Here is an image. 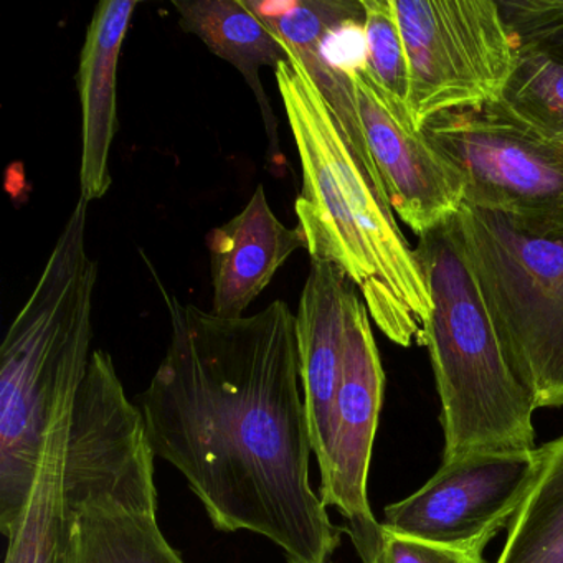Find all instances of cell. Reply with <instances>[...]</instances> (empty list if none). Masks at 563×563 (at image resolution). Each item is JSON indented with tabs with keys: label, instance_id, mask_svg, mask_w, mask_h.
I'll use <instances>...</instances> for the list:
<instances>
[{
	"label": "cell",
	"instance_id": "cell-1",
	"mask_svg": "<svg viewBox=\"0 0 563 563\" xmlns=\"http://www.w3.org/2000/svg\"><path fill=\"white\" fill-rule=\"evenodd\" d=\"M161 289L169 347L140 395L154 454L186 477L216 529L266 537L288 563L331 562L342 527L309 479L296 314L276 299L219 318Z\"/></svg>",
	"mask_w": 563,
	"mask_h": 563
},
{
	"label": "cell",
	"instance_id": "cell-2",
	"mask_svg": "<svg viewBox=\"0 0 563 563\" xmlns=\"http://www.w3.org/2000/svg\"><path fill=\"white\" fill-rule=\"evenodd\" d=\"M87 217L80 199L0 347V530L8 539L31 499L52 423L90 364L98 263L87 252Z\"/></svg>",
	"mask_w": 563,
	"mask_h": 563
},
{
	"label": "cell",
	"instance_id": "cell-3",
	"mask_svg": "<svg viewBox=\"0 0 563 563\" xmlns=\"http://www.w3.org/2000/svg\"><path fill=\"white\" fill-rule=\"evenodd\" d=\"M415 255L430 298L417 342L433 365L443 461L536 451V398L514 372L454 217L418 236Z\"/></svg>",
	"mask_w": 563,
	"mask_h": 563
},
{
	"label": "cell",
	"instance_id": "cell-4",
	"mask_svg": "<svg viewBox=\"0 0 563 563\" xmlns=\"http://www.w3.org/2000/svg\"><path fill=\"white\" fill-rule=\"evenodd\" d=\"M154 457L113 358L95 351L65 440L70 563H186L157 522Z\"/></svg>",
	"mask_w": 563,
	"mask_h": 563
},
{
	"label": "cell",
	"instance_id": "cell-5",
	"mask_svg": "<svg viewBox=\"0 0 563 563\" xmlns=\"http://www.w3.org/2000/svg\"><path fill=\"white\" fill-rule=\"evenodd\" d=\"M306 420L321 486L319 497L345 522L362 563H374L382 536L368 503V471L385 374L371 314L357 289L347 306L345 342L314 339L299 351Z\"/></svg>",
	"mask_w": 563,
	"mask_h": 563
},
{
	"label": "cell",
	"instance_id": "cell-6",
	"mask_svg": "<svg viewBox=\"0 0 563 563\" xmlns=\"http://www.w3.org/2000/svg\"><path fill=\"white\" fill-rule=\"evenodd\" d=\"M454 223L514 372L537 408L563 407V227L467 203Z\"/></svg>",
	"mask_w": 563,
	"mask_h": 563
},
{
	"label": "cell",
	"instance_id": "cell-7",
	"mask_svg": "<svg viewBox=\"0 0 563 563\" xmlns=\"http://www.w3.org/2000/svg\"><path fill=\"white\" fill-rule=\"evenodd\" d=\"M394 9L418 130L437 114L499 100L519 47L497 0H394Z\"/></svg>",
	"mask_w": 563,
	"mask_h": 563
},
{
	"label": "cell",
	"instance_id": "cell-8",
	"mask_svg": "<svg viewBox=\"0 0 563 563\" xmlns=\"http://www.w3.org/2000/svg\"><path fill=\"white\" fill-rule=\"evenodd\" d=\"M420 131L463 179V203L563 227L562 144L497 101L437 114Z\"/></svg>",
	"mask_w": 563,
	"mask_h": 563
},
{
	"label": "cell",
	"instance_id": "cell-9",
	"mask_svg": "<svg viewBox=\"0 0 563 563\" xmlns=\"http://www.w3.org/2000/svg\"><path fill=\"white\" fill-rule=\"evenodd\" d=\"M539 467V448L471 453L443 461L421 489L385 507L382 526L457 549L484 552L512 522Z\"/></svg>",
	"mask_w": 563,
	"mask_h": 563
},
{
	"label": "cell",
	"instance_id": "cell-10",
	"mask_svg": "<svg viewBox=\"0 0 563 563\" xmlns=\"http://www.w3.org/2000/svg\"><path fill=\"white\" fill-rule=\"evenodd\" d=\"M275 77L301 163L302 194L295 209L308 245L306 250L314 262H328L341 268L361 291L368 314L385 338L408 347L411 339L405 332L367 240L332 173L288 58L279 62Z\"/></svg>",
	"mask_w": 563,
	"mask_h": 563
},
{
	"label": "cell",
	"instance_id": "cell-11",
	"mask_svg": "<svg viewBox=\"0 0 563 563\" xmlns=\"http://www.w3.org/2000/svg\"><path fill=\"white\" fill-rule=\"evenodd\" d=\"M372 161L395 216L421 236L453 219L464 202L460 174L420 130L395 117L365 60L349 68Z\"/></svg>",
	"mask_w": 563,
	"mask_h": 563
},
{
	"label": "cell",
	"instance_id": "cell-12",
	"mask_svg": "<svg viewBox=\"0 0 563 563\" xmlns=\"http://www.w3.org/2000/svg\"><path fill=\"white\" fill-rule=\"evenodd\" d=\"M299 227L288 229L273 213L265 187H256L245 209L207 236L212 275V314L242 318L278 269L306 249Z\"/></svg>",
	"mask_w": 563,
	"mask_h": 563
},
{
	"label": "cell",
	"instance_id": "cell-13",
	"mask_svg": "<svg viewBox=\"0 0 563 563\" xmlns=\"http://www.w3.org/2000/svg\"><path fill=\"white\" fill-rule=\"evenodd\" d=\"M136 0H103L95 9L78 67L81 103L80 199L111 187L110 151L118 131V64Z\"/></svg>",
	"mask_w": 563,
	"mask_h": 563
},
{
	"label": "cell",
	"instance_id": "cell-14",
	"mask_svg": "<svg viewBox=\"0 0 563 563\" xmlns=\"http://www.w3.org/2000/svg\"><path fill=\"white\" fill-rule=\"evenodd\" d=\"M245 4L276 37L282 38L298 55L338 118L352 150L372 176L380 180L365 141L351 77L342 68L332 65L321 51L322 42L334 29L352 19L365 18L361 0H245Z\"/></svg>",
	"mask_w": 563,
	"mask_h": 563
},
{
	"label": "cell",
	"instance_id": "cell-15",
	"mask_svg": "<svg viewBox=\"0 0 563 563\" xmlns=\"http://www.w3.org/2000/svg\"><path fill=\"white\" fill-rule=\"evenodd\" d=\"M187 34L197 35L217 57L229 62L252 88L269 141V156L279 161L278 120L260 80L263 67L276 70L286 52L278 37L250 11L245 0H174Z\"/></svg>",
	"mask_w": 563,
	"mask_h": 563
},
{
	"label": "cell",
	"instance_id": "cell-16",
	"mask_svg": "<svg viewBox=\"0 0 563 563\" xmlns=\"http://www.w3.org/2000/svg\"><path fill=\"white\" fill-rule=\"evenodd\" d=\"M75 397L77 394L62 405L48 431L37 479L9 536L4 563H70L71 516L64 493V454Z\"/></svg>",
	"mask_w": 563,
	"mask_h": 563
},
{
	"label": "cell",
	"instance_id": "cell-17",
	"mask_svg": "<svg viewBox=\"0 0 563 563\" xmlns=\"http://www.w3.org/2000/svg\"><path fill=\"white\" fill-rule=\"evenodd\" d=\"M496 563H563V434L539 448L536 477Z\"/></svg>",
	"mask_w": 563,
	"mask_h": 563
},
{
	"label": "cell",
	"instance_id": "cell-18",
	"mask_svg": "<svg viewBox=\"0 0 563 563\" xmlns=\"http://www.w3.org/2000/svg\"><path fill=\"white\" fill-rule=\"evenodd\" d=\"M497 103L530 130L563 146V64L555 58L519 48Z\"/></svg>",
	"mask_w": 563,
	"mask_h": 563
},
{
	"label": "cell",
	"instance_id": "cell-19",
	"mask_svg": "<svg viewBox=\"0 0 563 563\" xmlns=\"http://www.w3.org/2000/svg\"><path fill=\"white\" fill-rule=\"evenodd\" d=\"M361 2L365 14V67L384 91L395 117L417 128L410 113V68L394 0Z\"/></svg>",
	"mask_w": 563,
	"mask_h": 563
},
{
	"label": "cell",
	"instance_id": "cell-20",
	"mask_svg": "<svg viewBox=\"0 0 563 563\" xmlns=\"http://www.w3.org/2000/svg\"><path fill=\"white\" fill-rule=\"evenodd\" d=\"M517 47L563 64V0H497Z\"/></svg>",
	"mask_w": 563,
	"mask_h": 563
},
{
	"label": "cell",
	"instance_id": "cell-21",
	"mask_svg": "<svg viewBox=\"0 0 563 563\" xmlns=\"http://www.w3.org/2000/svg\"><path fill=\"white\" fill-rule=\"evenodd\" d=\"M374 563H487L483 553L394 532L382 526Z\"/></svg>",
	"mask_w": 563,
	"mask_h": 563
}]
</instances>
